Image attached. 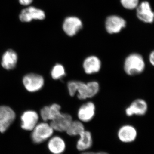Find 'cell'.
Instances as JSON below:
<instances>
[{"label": "cell", "instance_id": "1", "mask_svg": "<svg viewBox=\"0 0 154 154\" xmlns=\"http://www.w3.org/2000/svg\"><path fill=\"white\" fill-rule=\"evenodd\" d=\"M146 67L145 62L140 54L133 53L127 57L124 61V72L129 76H135L143 72Z\"/></svg>", "mask_w": 154, "mask_h": 154}, {"label": "cell", "instance_id": "9", "mask_svg": "<svg viewBox=\"0 0 154 154\" xmlns=\"http://www.w3.org/2000/svg\"><path fill=\"white\" fill-rule=\"evenodd\" d=\"M126 22L123 18L117 16H110L106 19L105 28L110 34L119 33L126 26Z\"/></svg>", "mask_w": 154, "mask_h": 154}, {"label": "cell", "instance_id": "19", "mask_svg": "<svg viewBox=\"0 0 154 154\" xmlns=\"http://www.w3.org/2000/svg\"><path fill=\"white\" fill-rule=\"evenodd\" d=\"M85 130L83 122L79 120L75 121L73 120L66 132L70 136H79Z\"/></svg>", "mask_w": 154, "mask_h": 154}, {"label": "cell", "instance_id": "20", "mask_svg": "<svg viewBox=\"0 0 154 154\" xmlns=\"http://www.w3.org/2000/svg\"><path fill=\"white\" fill-rule=\"evenodd\" d=\"M87 97L91 99L96 96L100 90L99 83L96 81H93L87 83Z\"/></svg>", "mask_w": 154, "mask_h": 154}, {"label": "cell", "instance_id": "17", "mask_svg": "<svg viewBox=\"0 0 154 154\" xmlns=\"http://www.w3.org/2000/svg\"><path fill=\"white\" fill-rule=\"evenodd\" d=\"M18 58L17 53L13 50H8L3 54L1 63L2 66L6 69H13L17 66Z\"/></svg>", "mask_w": 154, "mask_h": 154}, {"label": "cell", "instance_id": "7", "mask_svg": "<svg viewBox=\"0 0 154 154\" xmlns=\"http://www.w3.org/2000/svg\"><path fill=\"white\" fill-rule=\"evenodd\" d=\"M96 111V105L94 102H87L79 108L77 116L80 121L82 122H89L94 118Z\"/></svg>", "mask_w": 154, "mask_h": 154}, {"label": "cell", "instance_id": "2", "mask_svg": "<svg viewBox=\"0 0 154 154\" xmlns=\"http://www.w3.org/2000/svg\"><path fill=\"white\" fill-rule=\"evenodd\" d=\"M31 131L32 141L34 143L39 144L49 140L52 136L54 130L50 124L43 122L36 125Z\"/></svg>", "mask_w": 154, "mask_h": 154}, {"label": "cell", "instance_id": "6", "mask_svg": "<svg viewBox=\"0 0 154 154\" xmlns=\"http://www.w3.org/2000/svg\"><path fill=\"white\" fill-rule=\"evenodd\" d=\"M45 18L44 11L33 7H29L22 10L19 15L20 21L29 22L33 20H44Z\"/></svg>", "mask_w": 154, "mask_h": 154}, {"label": "cell", "instance_id": "28", "mask_svg": "<svg viewBox=\"0 0 154 154\" xmlns=\"http://www.w3.org/2000/svg\"><path fill=\"white\" fill-rule=\"evenodd\" d=\"M96 154H108L107 153L105 152H100L97 153Z\"/></svg>", "mask_w": 154, "mask_h": 154}, {"label": "cell", "instance_id": "18", "mask_svg": "<svg viewBox=\"0 0 154 154\" xmlns=\"http://www.w3.org/2000/svg\"><path fill=\"white\" fill-rule=\"evenodd\" d=\"M77 141L76 147L80 151H85L91 148L93 145V138L91 132L85 130L79 135Z\"/></svg>", "mask_w": 154, "mask_h": 154}, {"label": "cell", "instance_id": "23", "mask_svg": "<svg viewBox=\"0 0 154 154\" xmlns=\"http://www.w3.org/2000/svg\"><path fill=\"white\" fill-rule=\"evenodd\" d=\"M122 6L125 9L133 10L137 8L139 4V0H121Z\"/></svg>", "mask_w": 154, "mask_h": 154}, {"label": "cell", "instance_id": "21", "mask_svg": "<svg viewBox=\"0 0 154 154\" xmlns=\"http://www.w3.org/2000/svg\"><path fill=\"white\" fill-rule=\"evenodd\" d=\"M66 75L64 67L60 64H57L53 67L51 71V76L54 80L62 79Z\"/></svg>", "mask_w": 154, "mask_h": 154}, {"label": "cell", "instance_id": "3", "mask_svg": "<svg viewBox=\"0 0 154 154\" xmlns=\"http://www.w3.org/2000/svg\"><path fill=\"white\" fill-rule=\"evenodd\" d=\"M25 89L30 92H35L41 90L44 85V78L34 73L26 75L22 80Z\"/></svg>", "mask_w": 154, "mask_h": 154}, {"label": "cell", "instance_id": "25", "mask_svg": "<svg viewBox=\"0 0 154 154\" xmlns=\"http://www.w3.org/2000/svg\"><path fill=\"white\" fill-rule=\"evenodd\" d=\"M33 0H19V3L23 6H28L30 5Z\"/></svg>", "mask_w": 154, "mask_h": 154}, {"label": "cell", "instance_id": "5", "mask_svg": "<svg viewBox=\"0 0 154 154\" xmlns=\"http://www.w3.org/2000/svg\"><path fill=\"white\" fill-rule=\"evenodd\" d=\"M148 109L147 103L143 99H135L131 102L125 110V113L127 116H143L147 113Z\"/></svg>", "mask_w": 154, "mask_h": 154}, {"label": "cell", "instance_id": "26", "mask_svg": "<svg viewBox=\"0 0 154 154\" xmlns=\"http://www.w3.org/2000/svg\"><path fill=\"white\" fill-rule=\"evenodd\" d=\"M149 61L150 63L152 66H154V51H152L150 54L149 56Z\"/></svg>", "mask_w": 154, "mask_h": 154}, {"label": "cell", "instance_id": "13", "mask_svg": "<svg viewBox=\"0 0 154 154\" xmlns=\"http://www.w3.org/2000/svg\"><path fill=\"white\" fill-rule=\"evenodd\" d=\"M118 137L119 140L125 143L132 142L136 139L137 131L135 128L131 125H122L119 129Z\"/></svg>", "mask_w": 154, "mask_h": 154}, {"label": "cell", "instance_id": "12", "mask_svg": "<svg viewBox=\"0 0 154 154\" xmlns=\"http://www.w3.org/2000/svg\"><path fill=\"white\" fill-rule=\"evenodd\" d=\"M82 66L86 74H94L100 71L102 67V62L100 59L96 56H90L85 59Z\"/></svg>", "mask_w": 154, "mask_h": 154}, {"label": "cell", "instance_id": "14", "mask_svg": "<svg viewBox=\"0 0 154 154\" xmlns=\"http://www.w3.org/2000/svg\"><path fill=\"white\" fill-rule=\"evenodd\" d=\"M137 8V15L140 20L147 23H151L153 22L154 13L148 2H142Z\"/></svg>", "mask_w": 154, "mask_h": 154}, {"label": "cell", "instance_id": "27", "mask_svg": "<svg viewBox=\"0 0 154 154\" xmlns=\"http://www.w3.org/2000/svg\"><path fill=\"white\" fill-rule=\"evenodd\" d=\"M81 154H96V153L92 152H85Z\"/></svg>", "mask_w": 154, "mask_h": 154}, {"label": "cell", "instance_id": "10", "mask_svg": "<svg viewBox=\"0 0 154 154\" xmlns=\"http://www.w3.org/2000/svg\"><path fill=\"white\" fill-rule=\"evenodd\" d=\"M38 115L36 111L27 110L21 116V127L24 130L31 131L38 124Z\"/></svg>", "mask_w": 154, "mask_h": 154}, {"label": "cell", "instance_id": "22", "mask_svg": "<svg viewBox=\"0 0 154 154\" xmlns=\"http://www.w3.org/2000/svg\"><path fill=\"white\" fill-rule=\"evenodd\" d=\"M76 94L77 97L80 100L88 99L87 83L78 81Z\"/></svg>", "mask_w": 154, "mask_h": 154}, {"label": "cell", "instance_id": "11", "mask_svg": "<svg viewBox=\"0 0 154 154\" xmlns=\"http://www.w3.org/2000/svg\"><path fill=\"white\" fill-rule=\"evenodd\" d=\"M72 120L71 115L68 113H62L55 119L51 120L50 124L54 131L66 132Z\"/></svg>", "mask_w": 154, "mask_h": 154}, {"label": "cell", "instance_id": "24", "mask_svg": "<svg viewBox=\"0 0 154 154\" xmlns=\"http://www.w3.org/2000/svg\"><path fill=\"white\" fill-rule=\"evenodd\" d=\"M77 82L78 81H70L67 85L69 95L72 97L74 96L77 93Z\"/></svg>", "mask_w": 154, "mask_h": 154}, {"label": "cell", "instance_id": "15", "mask_svg": "<svg viewBox=\"0 0 154 154\" xmlns=\"http://www.w3.org/2000/svg\"><path fill=\"white\" fill-rule=\"evenodd\" d=\"M47 147L52 154H62L65 151L66 144L64 140L58 136L51 137L48 140Z\"/></svg>", "mask_w": 154, "mask_h": 154}, {"label": "cell", "instance_id": "8", "mask_svg": "<svg viewBox=\"0 0 154 154\" xmlns=\"http://www.w3.org/2000/svg\"><path fill=\"white\" fill-rule=\"evenodd\" d=\"M82 27V21L78 17H67L63 25V31L70 36L76 35Z\"/></svg>", "mask_w": 154, "mask_h": 154}, {"label": "cell", "instance_id": "4", "mask_svg": "<svg viewBox=\"0 0 154 154\" xmlns=\"http://www.w3.org/2000/svg\"><path fill=\"white\" fill-rule=\"evenodd\" d=\"M15 118L16 114L12 108L8 106H0V132H5Z\"/></svg>", "mask_w": 154, "mask_h": 154}, {"label": "cell", "instance_id": "16", "mask_svg": "<svg viewBox=\"0 0 154 154\" xmlns=\"http://www.w3.org/2000/svg\"><path fill=\"white\" fill-rule=\"evenodd\" d=\"M60 105L57 104H53L50 106H45L40 111V115L43 121L53 120L58 117L61 112Z\"/></svg>", "mask_w": 154, "mask_h": 154}]
</instances>
